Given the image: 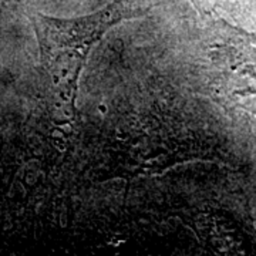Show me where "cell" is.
<instances>
[{
  "label": "cell",
  "instance_id": "cell-1",
  "mask_svg": "<svg viewBox=\"0 0 256 256\" xmlns=\"http://www.w3.org/2000/svg\"><path fill=\"white\" fill-rule=\"evenodd\" d=\"M152 0H112L92 14L74 18H56L34 13L40 62L48 80L52 96L70 112L76 110L78 78L87 56L106 32L122 20L141 18Z\"/></svg>",
  "mask_w": 256,
  "mask_h": 256
},
{
  "label": "cell",
  "instance_id": "cell-2",
  "mask_svg": "<svg viewBox=\"0 0 256 256\" xmlns=\"http://www.w3.org/2000/svg\"><path fill=\"white\" fill-rule=\"evenodd\" d=\"M214 8H220L225 10L254 9L256 8V0H201Z\"/></svg>",
  "mask_w": 256,
  "mask_h": 256
}]
</instances>
